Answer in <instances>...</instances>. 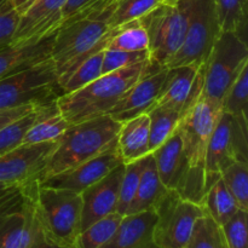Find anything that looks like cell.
I'll return each instance as SVG.
<instances>
[{
    "label": "cell",
    "instance_id": "cell-1",
    "mask_svg": "<svg viewBox=\"0 0 248 248\" xmlns=\"http://www.w3.org/2000/svg\"><path fill=\"white\" fill-rule=\"evenodd\" d=\"M159 69L150 60L123 68L101 75L78 91L61 94L56 103L69 125L107 115L140 78Z\"/></svg>",
    "mask_w": 248,
    "mask_h": 248
},
{
    "label": "cell",
    "instance_id": "cell-2",
    "mask_svg": "<svg viewBox=\"0 0 248 248\" xmlns=\"http://www.w3.org/2000/svg\"><path fill=\"white\" fill-rule=\"evenodd\" d=\"M120 128L121 124L108 114L69 125L57 140L52 154L41 171L39 182L118 147Z\"/></svg>",
    "mask_w": 248,
    "mask_h": 248
},
{
    "label": "cell",
    "instance_id": "cell-3",
    "mask_svg": "<svg viewBox=\"0 0 248 248\" xmlns=\"http://www.w3.org/2000/svg\"><path fill=\"white\" fill-rule=\"evenodd\" d=\"M222 113L220 107L200 97L182 116L177 127L189 169L182 198L201 206L205 196V164L208 143Z\"/></svg>",
    "mask_w": 248,
    "mask_h": 248
},
{
    "label": "cell",
    "instance_id": "cell-4",
    "mask_svg": "<svg viewBox=\"0 0 248 248\" xmlns=\"http://www.w3.org/2000/svg\"><path fill=\"white\" fill-rule=\"evenodd\" d=\"M108 19L109 15L93 14L68 19L61 24L55 33L51 51L58 82L82 61L106 50L114 33Z\"/></svg>",
    "mask_w": 248,
    "mask_h": 248
},
{
    "label": "cell",
    "instance_id": "cell-5",
    "mask_svg": "<svg viewBox=\"0 0 248 248\" xmlns=\"http://www.w3.org/2000/svg\"><path fill=\"white\" fill-rule=\"evenodd\" d=\"M31 200L35 219L44 235L56 244L73 248L81 230V195L45 186L36 181Z\"/></svg>",
    "mask_w": 248,
    "mask_h": 248
},
{
    "label": "cell",
    "instance_id": "cell-6",
    "mask_svg": "<svg viewBox=\"0 0 248 248\" xmlns=\"http://www.w3.org/2000/svg\"><path fill=\"white\" fill-rule=\"evenodd\" d=\"M248 65V46L244 36L222 31L205 62L201 97L222 108L228 90Z\"/></svg>",
    "mask_w": 248,
    "mask_h": 248
},
{
    "label": "cell",
    "instance_id": "cell-7",
    "mask_svg": "<svg viewBox=\"0 0 248 248\" xmlns=\"http://www.w3.org/2000/svg\"><path fill=\"white\" fill-rule=\"evenodd\" d=\"M193 0H179L174 5H162L140 18L149 40L150 62L166 68L183 44L189 24Z\"/></svg>",
    "mask_w": 248,
    "mask_h": 248
},
{
    "label": "cell",
    "instance_id": "cell-8",
    "mask_svg": "<svg viewBox=\"0 0 248 248\" xmlns=\"http://www.w3.org/2000/svg\"><path fill=\"white\" fill-rule=\"evenodd\" d=\"M52 58L0 79V110L29 104H46L61 96Z\"/></svg>",
    "mask_w": 248,
    "mask_h": 248
},
{
    "label": "cell",
    "instance_id": "cell-9",
    "mask_svg": "<svg viewBox=\"0 0 248 248\" xmlns=\"http://www.w3.org/2000/svg\"><path fill=\"white\" fill-rule=\"evenodd\" d=\"M156 223L154 245L156 248H184L196 220L206 215L203 206L167 190L154 207Z\"/></svg>",
    "mask_w": 248,
    "mask_h": 248
},
{
    "label": "cell",
    "instance_id": "cell-10",
    "mask_svg": "<svg viewBox=\"0 0 248 248\" xmlns=\"http://www.w3.org/2000/svg\"><path fill=\"white\" fill-rule=\"evenodd\" d=\"M248 121L223 111L208 143L205 164V193L232 161L248 162Z\"/></svg>",
    "mask_w": 248,
    "mask_h": 248
},
{
    "label": "cell",
    "instance_id": "cell-11",
    "mask_svg": "<svg viewBox=\"0 0 248 248\" xmlns=\"http://www.w3.org/2000/svg\"><path fill=\"white\" fill-rule=\"evenodd\" d=\"M220 33L215 0H193L186 38L166 68L205 64Z\"/></svg>",
    "mask_w": 248,
    "mask_h": 248
},
{
    "label": "cell",
    "instance_id": "cell-12",
    "mask_svg": "<svg viewBox=\"0 0 248 248\" xmlns=\"http://www.w3.org/2000/svg\"><path fill=\"white\" fill-rule=\"evenodd\" d=\"M36 181L17 186L0 198V248H27L33 240L38 230L31 200Z\"/></svg>",
    "mask_w": 248,
    "mask_h": 248
},
{
    "label": "cell",
    "instance_id": "cell-13",
    "mask_svg": "<svg viewBox=\"0 0 248 248\" xmlns=\"http://www.w3.org/2000/svg\"><path fill=\"white\" fill-rule=\"evenodd\" d=\"M203 65L167 68L166 78L155 106L172 109L183 116L202 93Z\"/></svg>",
    "mask_w": 248,
    "mask_h": 248
},
{
    "label": "cell",
    "instance_id": "cell-14",
    "mask_svg": "<svg viewBox=\"0 0 248 248\" xmlns=\"http://www.w3.org/2000/svg\"><path fill=\"white\" fill-rule=\"evenodd\" d=\"M56 143L21 144L0 155V184L22 186L39 179Z\"/></svg>",
    "mask_w": 248,
    "mask_h": 248
},
{
    "label": "cell",
    "instance_id": "cell-15",
    "mask_svg": "<svg viewBox=\"0 0 248 248\" xmlns=\"http://www.w3.org/2000/svg\"><path fill=\"white\" fill-rule=\"evenodd\" d=\"M67 0H35L19 16L11 44L38 43L52 35L62 24V10Z\"/></svg>",
    "mask_w": 248,
    "mask_h": 248
},
{
    "label": "cell",
    "instance_id": "cell-16",
    "mask_svg": "<svg viewBox=\"0 0 248 248\" xmlns=\"http://www.w3.org/2000/svg\"><path fill=\"white\" fill-rule=\"evenodd\" d=\"M123 164L118 147L93 157L86 162L78 165L73 169L51 176L44 179L40 184L50 188L65 189L81 194L89 186L101 181L103 177L110 173L115 167Z\"/></svg>",
    "mask_w": 248,
    "mask_h": 248
},
{
    "label": "cell",
    "instance_id": "cell-17",
    "mask_svg": "<svg viewBox=\"0 0 248 248\" xmlns=\"http://www.w3.org/2000/svg\"><path fill=\"white\" fill-rule=\"evenodd\" d=\"M125 164L119 165L110 173L107 174L101 181L96 182L91 186L82 191L81 210V230L86 229L101 218L116 212L120 189L121 178L124 174Z\"/></svg>",
    "mask_w": 248,
    "mask_h": 248
},
{
    "label": "cell",
    "instance_id": "cell-18",
    "mask_svg": "<svg viewBox=\"0 0 248 248\" xmlns=\"http://www.w3.org/2000/svg\"><path fill=\"white\" fill-rule=\"evenodd\" d=\"M167 74V68H161L156 72L145 74L140 78L121 101L109 111L114 120L123 124L125 121L148 114L156 104L162 84Z\"/></svg>",
    "mask_w": 248,
    "mask_h": 248
},
{
    "label": "cell",
    "instance_id": "cell-19",
    "mask_svg": "<svg viewBox=\"0 0 248 248\" xmlns=\"http://www.w3.org/2000/svg\"><path fill=\"white\" fill-rule=\"evenodd\" d=\"M150 154L154 157L162 186L167 190H174L182 196L188 179L189 169L178 130L161 147Z\"/></svg>",
    "mask_w": 248,
    "mask_h": 248
},
{
    "label": "cell",
    "instance_id": "cell-20",
    "mask_svg": "<svg viewBox=\"0 0 248 248\" xmlns=\"http://www.w3.org/2000/svg\"><path fill=\"white\" fill-rule=\"evenodd\" d=\"M154 210L124 216L108 244L103 248H156L154 245Z\"/></svg>",
    "mask_w": 248,
    "mask_h": 248
},
{
    "label": "cell",
    "instance_id": "cell-21",
    "mask_svg": "<svg viewBox=\"0 0 248 248\" xmlns=\"http://www.w3.org/2000/svg\"><path fill=\"white\" fill-rule=\"evenodd\" d=\"M55 33L38 43L21 45L9 44L0 48V79L28 69L51 58Z\"/></svg>",
    "mask_w": 248,
    "mask_h": 248
},
{
    "label": "cell",
    "instance_id": "cell-22",
    "mask_svg": "<svg viewBox=\"0 0 248 248\" xmlns=\"http://www.w3.org/2000/svg\"><path fill=\"white\" fill-rule=\"evenodd\" d=\"M118 149L123 164L125 165L150 154L148 114H142L121 124L118 136Z\"/></svg>",
    "mask_w": 248,
    "mask_h": 248
},
{
    "label": "cell",
    "instance_id": "cell-23",
    "mask_svg": "<svg viewBox=\"0 0 248 248\" xmlns=\"http://www.w3.org/2000/svg\"><path fill=\"white\" fill-rule=\"evenodd\" d=\"M68 126L69 123L61 114L56 101L51 102L41 108L36 120L27 131L22 144H40L57 140Z\"/></svg>",
    "mask_w": 248,
    "mask_h": 248
},
{
    "label": "cell",
    "instance_id": "cell-24",
    "mask_svg": "<svg viewBox=\"0 0 248 248\" xmlns=\"http://www.w3.org/2000/svg\"><path fill=\"white\" fill-rule=\"evenodd\" d=\"M166 191L167 189L162 186L161 181H160L154 157L152 154L147 155L144 169H143L140 184H138L137 193H136L135 199H133L132 203L128 208L127 215L154 210L157 201L161 199V196Z\"/></svg>",
    "mask_w": 248,
    "mask_h": 248
},
{
    "label": "cell",
    "instance_id": "cell-25",
    "mask_svg": "<svg viewBox=\"0 0 248 248\" xmlns=\"http://www.w3.org/2000/svg\"><path fill=\"white\" fill-rule=\"evenodd\" d=\"M202 206L206 213L219 227L227 223L240 210L239 205L232 198L230 191L228 190L227 186L220 177L215 183L211 184V186L205 193Z\"/></svg>",
    "mask_w": 248,
    "mask_h": 248
},
{
    "label": "cell",
    "instance_id": "cell-26",
    "mask_svg": "<svg viewBox=\"0 0 248 248\" xmlns=\"http://www.w3.org/2000/svg\"><path fill=\"white\" fill-rule=\"evenodd\" d=\"M148 118H149V150L150 153H153L176 132L182 115L172 109L155 106L148 113Z\"/></svg>",
    "mask_w": 248,
    "mask_h": 248
},
{
    "label": "cell",
    "instance_id": "cell-27",
    "mask_svg": "<svg viewBox=\"0 0 248 248\" xmlns=\"http://www.w3.org/2000/svg\"><path fill=\"white\" fill-rule=\"evenodd\" d=\"M124 216L113 212L80 232L73 248H103L113 237Z\"/></svg>",
    "mask_w": 248,
    "mask_h": 248
},
{
    "label": "cell",
    "instance_id": "cell-28",
    "mask_svg": "<svg viewBox=\"0 0 248 248\" xmlns=\"http://www.w3.org/2000/svg\"><path fill=\"white\" fill-rule=\"evenodd\" d=\"M104 50L90 56L74 68L67 77L58 82L62 94L72 93L89 85L102 75Z\"/></svg>",
    "mask_w": 248,
    "mask_h": 248
},
{
    "label": "cell",
    "instance_id": "cell-29",
    "mask_svg": "<svg viewBox=\"0 0 248 248\" xmlns=\"http://www.w3.org/2000/svg\"><path fill=\"white\" fill-rule=\"evenodd\" d=\"M148 46L149 40L147 31L140 19H136L114 28L107 48L118 51H144L148 50Z\"/></svg>",
    "mask_w": 248,
    "mask_h": 248
},
{
    "label": "cell",
    "instance_id": "cell-30",
    "mask_svg": "<svg viewBox=\"0 0 248 248\" xmlns=\"http://www.w3.org/2000/svg\"><path fill=\"white\" fill-rule=\"evenodd\" d=\"M248 0H215L216 11L222 31L244 36L247 23ZM245 38V36H244Z\"/></svg>",
    "mask_w": 248,
    "mask_h": 248
},
{
    "label": "cell",
    "instance_id": "cell-31",
    "mask_svg": "<svg viewBox=\"0 0 248 248\" xmlns=\"http://www.w3.org/2000/svg\"><path fill=\"white\" fill-rule=\"evenodd\" d=\"M220 178L240 210L248 212V162H230L220 171Z\"/></svg>",
    "mask_w": 248,
    "mask_h": 248
},
{
    "label": "cell",
    "instance_id": "cell-32",
    "mask_svg": "<svg viewBox=\"0 0 248 248\" xmlns=\"http://www.w3.org/2000/svg\"><path fill=\"white\" fill-rule=\"evenodd\" d=\"M184 248H227L222 229L206 213L196 220Z\"/></svg>",
    "mask_w": 248,
    "mask_h": 248
},
{
    "label": "cell",
    "instance_id": "cell-33",
    "mask_svg": "<svg viewBox=\"0 0 248 248\" xmlns=\"http://www.w3.org/2000/svg\"><path fill=\"white\" fill-rule=\"evenodd\" d=\"M159 5V0H119L109 16V27L114 29L142 18Z\"/></svg>",
    "mask_w": 248,
    "mask_h": 248
},
{
    "label": "cell",
    "instance_id": "cell-34",
    "mask_svg": "<svg viewBox=\"0 0 248 248\" xmlns=\"http://www.w3.org/2000/svg\"><path fill=\"white\" fill-rule=\"evenodd\" d=\"M147 157V156H145ZM145 157L137 160L131 164H126L124 169L123 178H121L120 189H119V199L116 212L121 216H126L128 212L131 203L137 193L138 184H140V176L145 165Z\"/></svg>",
    "mask_w": 248,
    "mask_h": 248
},
{
    "label": "cell",
    "instance_id": "cell-35",
    "mask_svg": "<svg viewBox=\"0 0 248 248\" xmlns=\"http://www.w3.org/2000/svg\"><path fill=\"white\" fill-rule=\"evenodd\" d=\"M248 107V65L242 69L222 103V110L232 116H246Z\"/></svg>",
    "mask_w": 248,
    "mask_h": 248
},
{
    "label": "cell",
    "instance_id": "cell-36",
    "mask_svg": "<svg viewBox=\"0 0 248 248\" xmlns=\"http://www.w3.org/2000/svg\"><path fill=\"white\" fill-rule=\"evenodd\" d=\"M44 106L45 104L39 106L38 108L34 109L33 111H31L27 115H24L23 118L14 121L12 124L5 126L4 128L0 130V155L5 154V153L10 152V150L15 149V148L22 144L27 131L33 125L34 121L36 120Z\"/></svg>",
    "mask_w": 248,
    "mask_h": 248
},
{
    "label": "cell",
    "instance_id": "cell-37",
    "mask_svg": "<svg viewBox=\"0 0 248 248\" xmlns=\"http://www.w3.org/2000/svg\"><path fill=\"white\" fill-rule=\"evenodd\" d=\"M149 51H118V50H104L103 62H102V75L131 65L143 63L149 61Z\"/></svg>",
    "mask_w": 248,
    "mask_h": 248
},
{
    "label": "cell",
    "instance_id": "cell-38",
    "mask_svg": "<svg viewBox=\"0 0 248 248\" xmlns=\"http://www.w3.org/2000/svg\"><path fill=\"white\" fill-rule=\"evenodd\" d=\"M220 229L227 248H248L247 211H237Z\"/></svg>",
    "mask_w": 248,
    "mask_h": 248
},
{
    "label": "cell",
    "instance_id": "cell-39",
    "mask_svg": "<svg viewBox=\"0 0 248 248\" xmlns=\"http://www.w3.org/2000/svg\"><path fill=\"white\" fill-rule=\"evenodd\" d=\"M18 21L19 14L11 0H0V48L11 44Z\"/></svg>",
    "mask_w": 248,
    "mask_h": 248
},
{
    "label": "cell",
    "instance_id": "cell-40",
    "mask_svg": "<svg viewBox=\"0 0 248 248\" xmlns=\"http://www.w3.org/2000/svg\"><path fill=\"white\" fill-rule=\"evenodd\" d=\"M101 5L113 6V5H109L107 0H67L62 10V23L72 17L84 14L87 10L101 6Z\"/></svg>",
    "mask_w": 248,
    "mask_h": 248
},
{
    "label": "cell",
    "instance_id": "cell-41",
    "mask_svg": "<svg viewBox=\"0 0 248 248\" xmlns=\"http://www.w3.org/2000/svg\"><path fill=\"white\" fill-rule=\"evenodd\" d=\"M39 106H43V104H29V106L16 107V108L11 109H1V110H0V130L4 128L5 126L12 124L14 121L23 118L24 115H27V114H29L31 111H33L34 109L38 108Z\"/></svg>",
    "mask_w": 248,
    "mask_h": 248
},
{
    "label": "cell",
    "instance_id": "cell-42",
    "mask_svg": "<svg viewBox=\"0 0 248 248\" xmlns=\"http://www.w3.org/2000/svg\"><path fill=\"white\" fill-rule=\"evenodd\" d=\"M27 248H72V247H65V246H62V245L53 242L52 240H50L48 237H46L45 235H44V232H41V229L38 225V230H36L33 240H31V242L29 244V246Z\"/></svg>",
    "mask_w": 248,
    "mask_h": 248
},
{
    "label": "cell",
    "instance_id": "cell-43",
    "mask_svg": "<svg viewBox=\"0 0 248 248\" xmlns=\"http://www.w3.org/2000/svg\"><path fill=\"white\" fill-rule=\"evenodd\" d=\"M11 1L12 4H14L15 9L17 10V12H18L19 16H21V15L23 14L35 0H11Z\"/></svg>",
    "mask_w": 248,
    "mask_h": 248
},
{
    "label": "cell",
    "instance_id": "cell-44",
    "mask_svg": "<svg viewBox=\"0 0 248 248\" xmlns=\"http://www.w3.org/2000/svg\"><path fill=\"white\" fill-rule=\"evenodd\" d=\"M23 186V184H22ZM17 186H11V184H0V198L1 196H4L5 194H7L9 191H11L12 189L17 188Z\"/></svg>",
    "mask_w": 248,
    "mask_h": 248
},
{
    "label": "cell",
    "instance_id": "cell-45",
    "mask_svg": "<svg viewBox=\"0 0 248 248\" xmlns=\"http://www.w3.org/2000/svg\"><path fill=\"white\" fill-rule=\"evenodd\" d=\"M178 1L179 0H159L160 4H162V5H174V4H177Z\"/></svg>",
    "mask_w": 248,
    "mask_h": 248
},
{
    "label": "cell",
    "instance_id": "cell-46",
    "mask_svg": "<svg viewBox=\"0 0 248 248\" xmlns=\"http://www.w3.org/2000/svg\"><path fill=\"white\" fill-rule=\"evenodd\" d=\"M107 1H108L109 5H115L119 0H107Z\"/></svg>",
    "mask_w": 248,
    "mask_h": 248
}]
</instances>
